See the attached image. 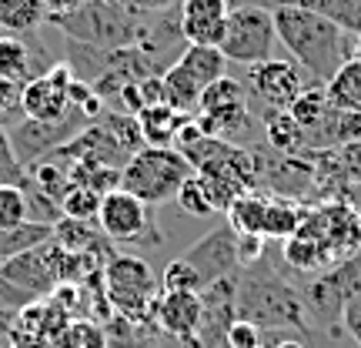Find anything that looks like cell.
<instances>
[{
  "label": "cell",
  "instance_id": "cell-1",
  "mask_svg": "<svg viewBox=\"0 0 361 348\" xmlns=\"http://www.w3.org/2000/svg\"><path fill=\"white\" fill-rule=\"evenodd\" d=\"M238 322L255 325L258 332H298L311 338V322L301 288L284 278L281 268H274V258L264 251V258L255 261L251 268L238 271V298H234Z\"/></svg>",
  "mask_w": 361,
  "mask_h": 348
},
{
  "label": "cell",
  "instance_id": "cell-2",
  "mask_svg": "<svg viewBox=\"0 0 361 348\" xmlns=\"http://www.w3.org/2000/svg\"><path fill=\"white\" fill-rule=\"evenodd\" d=\"M271 17H274V34L295 54L298 67L308 71L311 84L324 88L338 74V67L351 61L348 34L322 13L305 7H271Z\"/></svg>",
  "mask_w": 361,
  "mask_h": 348
},
{
  "label": "cell",
  "instance_id": "cell-3",
  "mask_svg": "<svg viewBox=\"0 0 361 348\" xmlns=\"http://www.w3.org/2000/svg\"><path fill=\"white\" fill-rule=\"evenodd\" d=\"M151 13L137 11L130 4H107V0H84L80 7L51 17V24L64 30L67 40H78L101 51H121L141 44L144 27Z\"/></svg>",
  "mask_w": 361,
  "mask_h": 348
},
{
  "label": "cell",
  "instance_id": "cell-4",
  "mask_svg": "<svg viewBox=\"0 0 361 348\" xmlns=\"http://www.w3.org/2000/svg\"><path fill=\"white\" fill-rule=\"evenodd\" d=\"M194 168L178 148H141L121 168V188L134 198H141L144 205H164L174 201L180 184L191 178Z\"/></svg>",
  "mask_w": 361,
  "mask_h": 348
},
{
  "label": "cell",
  "instance_id": "cell-5",
  "mask_svg": "<svg viewBox=\"0 0 361 348\" xmlns=\"http://www.w3.org/2000/svg\"><path fill=\"white\" fill-rule=\"evenodd\" d=\"M194 117H197V124L207 138H221V141L241 144V148L251 138V124H255L245 84L238 78H228V74L201 90Z\"/></svg>",
  "mask_w": 361,
  "mask_h": 348
},
{
  "label": "cell",
  "instance_id": "cell-6",
  "mask_svg": "<svg viewBox=\"0 0 361 348\" xmlns=\"http://www.w3.org/2000/svg\"><path fill=\"white\" fill-rule=\"evenodd\" d=\"M107 278V298L114 308L130 322H154V301H157V278L151 265L134 255H111L104 265Z\"/></svg>",
  "mask_w": 361,
  "mask_h": 348
},
{
  "label": "cell",
  "instance_id": "cell-7",
  "mask_svg": "<svg viewBox=\"0 0 361 348\" xmlns=\"http://www.w3.org/2000/svg\"><path fill=\"white\" fill-rule=\"evenodd\" d=\"M274 40H278V34H274L271 7L241 4V7H231V13H228V30H224V40H221L218 51L224 54V61L255 67L271 61Z\"/></svg>",
  "mask_w": 361,
  "mask_h": 348
},
{
  "label": "cell",
  "instance_id": "cell-8",
  "mask_svg": "<svg viewBox=\"0 0 361 348\" xmlns=\"http://www.w3.org/2000/svg\"><path fill=\"white\" fill-rule=\"evenodd\" d=\"M97 228L114 245H147V248L164 245V234L157 228L151 205H144L141 198L128 194L124 188H114V191H107L101 198Z\"/></svg>",
  "mask_w": 361,
  "mask_h": 348
},
{
  "label": "cell",
  "instance_id": "cell-9",
  "mask_svg": "<svg viewBox=\"0 0 361 348\" xmlns=\"http://www.w3.org/2000/svg\"><path fill=\"white\" fill-rule=\"evenodd\" d=\"M245 90H247V107L261 117V121H268L271 114H278V111H288L291 101H295L301 88H305V80L298 74V67L291 61H278V57H271L264 64H255L247 67L245 74Z\"/></svg>",
  "mask_w": 361,
  "mask_h": 348
},
{
  "label": "cell",
  "instance_id": "cell-10",
  "mask_svg": "<svg viewBox=\"0 0 361 348\" xmlns=\"http://www.w3.org/2000/svg\"><path fill=\"white\" fill-rule=\"evenodd\" d=\"M87 124H90V117L80 107H71V114L64 121H34V117H24L7 134H11L17 161L24 168H30V164H37L44 157H51L54 151H61L67 141H74Z\"/></svg>",
  "mask_w": 361,
  "mask_h": 348
},
{
  "label": "cell",
  "instance_id": "cell-11",
  "mask_svg": "<svg viewBox=\"0 0 361 348\" xmlns=\"http://www.w3.org/2000/svg\"><path fill=\"white\" fill-rule=\"evenodd\" d=\"M180 261H188L194 268L197 282H201V292L207 284L221 282V278H234L241 271V265H238V232L231 224H221L214 232H207L204 238H197L180 255Z\"/></svg>",
  "mask_w": 361,
  "mask_h": 348
},
{
  "label": "cell",
  "instance_id": "cell-12",
  "mask_svg": "<svg viewBox=\"0 0 361 348\" xmlns=\"http://www.w3.org/2000/svg\"><path fill=\"white\" fill-rule=\"evenodd\" d=\"M61 258H64V251L51 241H44V245L30 248L24 255H13L0 265V275L7 278L11 284L17 288H24L27 295H51L61 288Z\"/></svg>",
  "mask_w": 361,
  "mask_h": 348
},
{
  "label": "cell",
  "instance_id": "cell-13",
  "mask_svg": "<svg viewBox=\"0 0 361 348\" xmlns=\"http://www.w3.org/2000/svg\"><path fill=\"white\" fill-rule=\"evenodd\" d=\"M71 84H74V71L61 61L54 64L47 74L34 78L20 90V111L24 117L34 121H64L71 114Z\"/></svg>",
  "mask_w": 361,
  "mask_h": 348
},
{
  "label": "cell",
  "instance_id": "cell-14",
  "mask_svg": "<svg viewBox=\"0 0 361 348\" xmlns=\"http://www.w3.org/2000/svg\"><path fill=\"white\" fill-rule=\"evenodd\" d=\"M228 13L231 0H180L178 4V24L188 44L201 47H221L224 30H228Z\"/></svg>",
  "mask_w": 361,
  "mask_h": 348
},
{
  "label": "cell",
  "instance_id": "cell-15",
  "mask_svg": "<svg viewBox=\"0 0 361 348\" xmlns=\"http://www.w3.org/2000/svg\"><path fill=\"white\" fill-rule=\"evenodd\" d=\"M44 54L47 47L34 40V34H0V78L24 88L54 67V61Z\"/></svg>",
  "mask_w": 361,
  "mask_h": 348
},
{
  "label": "cell",
  "instance_id": "cell-16",
  "mask_svg": "<svg viewBox=\"0 0 361 348\" xmlns=\"http://www.w3.org/2000/svg\"><path fill=\"white\" fill-rule=\"evenodd\" d=\"M154 322L174 338L197 335V325H201V295L197 292H164L154 301Z\"/></svg>",
  "mask_w": 361,
  "mask_h": 348
},
{
  "label": "cell",
  "instance_id": "cell-17",
  "mask_svg": "<svg viewBox=\"0 0 361 348\" xmlns=\"http://www.w3.org/2000/svg\"><path fill=\"white\" fill-rule=\"evenodd\" d=\"M361 141V114L355 111H341V107H328L324 117L311 131H305V151H328V148H341V144Z\"/></svg>",
  "mask_w": 361,
  "mask_h": 348
},
{
  "label": "cell",
  "instance_id": "cell-18",
  "mask_svg": "<svg viewBox=\"0 0 361 348\" xmlns=\"http://www.w3.org/2000/svg\"><path fill=\"white\" fill-rule=\"evenodd\" d=\"M301 301H305V311H308L311 328H335L341 322V305H345V295L338 292V284L331 282V275L322 271V275H311V282L301 288Z\"/></svg>",
  "mask_w": 361,
  "mask_h": 348
},
{
  "label": "cell",
  "instance_id": "cell-19",
  "mask_svg": "<svg viewBox=\"0 0 361 348\" xmlns=\"http://www.w3.org/2000/svg\"><path fill=\"white\" fill-rule=\"evenodd\" d=\"M174 67H178L184 78H191L197 90H204L207 84H214L218 78H224V67H228V61H224V54H221L218 47L188 44V47L180 51V57L174 61Z\"/></svg>",
  "mask_w": 361,
  "mask_h": 348
},
{
  "label": "cell",
  "instance_id": "cell-20",
  "mask_svg": "<svg viewBox=\"0 0 361 348\" xmlns=\"http://www.w3.org/2000/svg\"><path fill=\"white\" fill-rule=\"evenodd\" d=\"M54 245L61 251H71V255H107V241H104L101 228L78 218H61L54 224Z\"/></svg>",
  "mask_w": 361,
  "mask_h": 348
},
{
  "label": "cell",
  "instance_id": "cell-21",
  "mask_svg": "<svg viewBox=\"0 0 361 348\" xmlns=\"http://www.w3.org/2000/svg\"><path fill=\"white\" fill-rule=\"evenodd\" d=\"M134 117L141 124V134L147 148H174V134H178L180 121L188 114H178L168 104H151V107L137 111Z\"/></svg>",
  "mask_w": 361,
  "mask_h": 348
},
{
  "label": "cell",
  "instance_id": "cell-22",
  "mask_svg": "<svg viewBox=\"0 0 361 348\" xmlns=\"http://www.w3.org/2000/svg\"><path fill=\"white\" fill-rule=\"evenodd\" d=\"M268 7H305L328 17L345 34H361V0H268Z\"/></svg>",
  "mask_w": 361,
  "mask_h": 348
},
{
  "label": "cell",
  "instance_id": "cell-23",
  "mask_svg": "<svg viewBox=\"0 0 361 348\" xmlns=\"http://www.w3.org/2000/svg\"><path fill=\"white\" fill-rule=\"evenodd\" d=\"M305 211H308V208L301 205V201H291V198H268L261 238H264V241H288V238L298 232Z\"/></svg>",
  "mask_w": 361,
  "mask_h": 348
},
{
  "label": "cell",
  "instance_id": "cell-24",
  "mask_svg": "<svg viewBox=\"0 0 361 348\" xmlns=\"http://www.w3.org/2000/svg\"><path fill=\"white\" fill-rule=\"evenodd\" d=\"M44 0H0V27L4 34H34L40 24H47Z\"/></svg>",
  "mask_w": 361,
  "mask_h": 348
},
{
  "label": "cell",
  "instance_id": "cell-25",
  "mask_svg": "<svg viewBox=\"0 0 361 348\" xmlns=\"http://www.w3.org/2000/svg\"><path fill=\"white\" fill-rule=\"evenodd\" d=\"M324 90H328V101L335 107L361 114V61H345L335 78L324 84Z\"/></svg>",
  "mask_w": 361,
  "mask_h": 348
},
{
  "label": "cell",
  "instance_id": "cell-26",
  "mask_svg": "<svg viewBox=\"0 0 361 348\" xmlns=\"http://www.w3.org/2000/svg\"><path fill=\"white\" fill-rule=\"evenodd\" d=\"M264 144L278 155H305V131L288 111H278L264 121Z\"/></svg>",
  "mask_w": 361,
  "mask_h": 348
},
{
  "label": "cell",
  "instance_id": "cell-27",
  "mask_svg": "<svg viewBox=\"0 0 361 348\" xmlns=\"http://www.w3.org/2000/svg\"><path fill=\"white\" fill-rule=\"evenodd\" d=\"M54 238V224H37V221H24L17 228H0V265L13 255H24L30 248L44 245Z\"/></svg>",
  "mask_w": 361,
  "mask_h": 348
},
{
  "label": "cell",
  "instance_id": "cell-28",
  "mask_svg": "<svg viewBox=\"0 0 361 348\" xmlns=\"http://www.w3.org/2000/svg\"><path fill=\"white\" fill-rule=\"evenodd\" d=\"M264 208H268V194L245 191L228 208V224L238 234H261V228H264Z\"/></svg>",
  "mask_w": 361,
  "mask_h": 348
},
{
  "label": "cell",
  "instance_id": "cell-29",
  "mask_svg": "<svg viewBox=\"0 0 361 348\" xmlns=\"http://www.w3.org/2000/svg\"><path fill=\"white\" fill-rule=\"evenodd\" d=\"M328 107H331V101H328V90H324L322 84H308V88H301V94L291 101L288 114L301 124V131H311L324 117V111H328Z\"/></svg>",
  "mask_w": 361,
  "mask_h": 348
},
{
  "label": "cell",
  "instance_id": "cell-30",
  "mask_svg": "<svg viewBox=\"0 0 361 348\" xmlns=\"http://www.w3.org/2000/svg\"><path fill=\"white\" fill-rule=\"evenodd\" d=\"M101 191H94V188H80V184H71V191L64 194V201H61V211H64V218H78V221H97V211H101Z\"/></svg>",
  "mask_w": 361,
  "mask_h": 348
},
{
  "label": "cell",
  "instance_id": "cell-31",
  "mask_svg": "<svg viewBox=\"0 0 361 348\" xmlns=\"http://www.w3.org/2000/svg\"><path fill=\"white\" fill-rule=\"evenodd\" d=\"M174 201H178V208L188 215V218H207V215H218L197 174H191V178L180 184V191L174 194Z\"/></svg>",
  "mask_w": 361,
  "mask_h": 348
},
{
  "label": "cell",
  "instance_id": "cell-32",
  "mask_svg": "<svg viewBox=\"0 0 361 348\" xmlns=\"http://www.w3.org/2000/svg\"><path fill=\"white\" fill-rule=\"evenodd\" d=\"M24 221H30L24 188L20 184H0V228H17Z\"/></svg>",
  "mask_w": 361,
  "mask_h": 348
},
{
  "label": "cell",
  "instance_id": "cell-33",
  "mask_svg": "<svg viewBox=\"0 0 361 348\" xmlns=\"http://www.w3.org/2000/svg\"><path fill=\"white\" fill-rule=\"evenodd\" d=\"M331 275V282L338 284V292L348 298V295H358L361 292V248L358 251H351L345 261H338L335 268H328Z\"/></svg>",
  "mask_w": 361,
  "mask_h": 348
},
{
  "label": "cell",
  "instance_id": "cell-34",
  "mask_svg": "<svg viewBox=\"0 0 361 348\" xmlns=\"http://www.w3.org/2000/svg\"><path fill=\"white\" fill-rule=\"evenodd\" d=\"M24 181H27V168L17 161L11 134H7L4 121H0V184H24Z\"/></svg>",
  "mask_w": 361,
  "mask_h": 348
},
{
  "label": "cell",
  "instance_id": "cell-35",
  "mask_svg": "<svg viewBox=\"0 0 361 348\" xmlns=\"http://www.w3.org/2000/svg\"><path fill=\"white\" fill-rule=\"evenodd\" d=\"M161 288L164 292H201V282H197V275L188 261L174 258L161 275Z\"/></svg>",
  "mask_w": 361,
  "mask_h": 348
},
{
  "label": "cell",
  "instance_id": "cell-36",
  "mask_svg": "<svg viewBox=\"0 0 361 348\" xmlns=\"http://www.w3.org/2000/svg\"><path fill=\"white\" fill-rule=\"evenodd\" d=\"M335 151H338V161H341V171H345V181H348V191L361 188V141L341 144Z\"/></svg>",
  "mask_w": 361,
  "mask_h": 348
},
{
  "label": "cell",
  "instance_id": "cell-37",
  "mask_svg": "<svg viewBox=\"0 0 361 348\" xmlns=\"http://www.w3.org/2000/svg\"><path fill=\"white\" fill-rule=\"evenodd\" d=\"M341 328H345V335L361 348V292L358 295H348L345 298V305H341Z\"/></svg>",
  "mask_w": 361,
  "mask_h": 348
},
{
  "label": "cell",
  "instance_id": "cell-38",
  "mask_svg": "<svg viewBox=\"0 0 361 348\" xmlns=\"http://www.w3.org/2000/svg\"><path fill=\"white\" fill-rule=\"evenodd\" d=\"M264 251H268V245L261 234H238V265L241 268H251L255 261H261Z\"/></svg>",
  "mask_w": 361,
  "mask_h": 348
},
{
  "label": "cell",
  "instance_id": "cell-39",
  "mask_svg": "<svg viewBox=\"0 0 361 348\" xmlns=\"http://www.w3.org/2000/svg\"><path fill=\"white\" fill-rule=\"evenodd\" d=\"M34 301V295H27L24 288H17V284H11L4 275H0V311H20V308H27Z\"/></svg>",
  "mask_w": 361,
  "mask_h": 348
},
{
  "label": "cell",
  "instance_id": "cell-40",
  "mask_svg": "<svg viewBox=\"0 0 361 348\" xmlns=\"http://www.w3.org/2000/svg\"><path fill=\"white\" fill-rule=\"evenodd\" d=\"M228 348H261V332L247 322H234L228 328Z\"/></svg>",
  "mask_w": 361,
  "mask_h": 348
},
{
  "label": "cell",
  "instance_id": "cell-41",
  "mask_svg": "<svg viewBox=\"0 0 361 348\" xmlns=\"http://www.w3.org/2000/svg\"><path fill=\"white\" fill-rule=\"evenodd\" d=\"M20 84H13V80L0 78V117L7 114V111H13V107H20Z\"/></svg>",
  "mask_w": 361,
  "mask_h": 348
},
{
  "label": "cell",
  "instance_id": "cell-42",
  "mask_svg": "<svg viewBox=\"0 0 361 348\" xmlns=\"http://www.w3.org/2000/svg\"><path fill=\"white\" fill-rule=\"evenodd\" d=\"M180 0H130V7H137L144 13H161V11H171V7H178Z\"/></svg>",
  "mask_w": 361,
  "mask_h": 348
},
{
  "label": "cell",
  "instance_id": "cell-43",
  "mask_svg": "<svg viewBox=\"0 0 361 348\" xmlns=\"http://www.w3.org/2000/svg\"><path fill=\"white\" fill-rule=\"evenodd\" d=\"M80 4H84V0H44V7H47V13H51V17L74 11V7H80ZM51 17H47V20H51Z\"/></svg>",
  "mask_w": 361,
  "mask_h": 348
},
{
  "label": "cell",
  "instance_id": "cell-44",
  "mask_svg": "<svg viewBox=\"0 0 361 348\" xmlns=\"http://www.w3.org/2000/svg\"><path fill=\"white\" fill-rule=\"evenodd\" d=\"M268 342V348H305L298 338H274V332H261V345Z\"/></svg>",
  "mask_w": 361,
  "mask_h": 348
},
{
  "label": "cell",
  "instance_id": "cell-45",
  "mask_svg": "<svg viewBox=\"0 0 361 348\" xmlns=\"http://www.w3.org/2000/svg\"><path fill=\"white\" fill-rule=\"evenodd\" d=\"M11 335H13V325H11V318H7V315L0 311V348H7Z\"/></svg>",
  "mask_w": 361,
  "mask_h": 348
},
{
  "label": "cell",
  "instance_id": "cell-46",
  "mask_svg": "<svg viewBox=\"0 0 361 348\" xmlns=\"http://www.w3.org/2000/svg\"><path fill=\"white\" fill-rule=\"evenodd\" d=\"M351 54H355L351 61H361V34H355V47H351Z\"/></svg>",
  "mask_w": 361,
  "mask_h": 348
},
{
  "label": "cell",
  "instance_id": "cell-47",
  "mask_svg": "<svg viewBox=\"0 0 361 348\" xmlns=\"http://www.w3.org/2000/svg\"><path fill=\"white\" fill-rule=\"evenodd\" d=\"M107 4H130V0H107Z\"/></svg>",
  "mask_w": 361,
  "mask_h": 348
}]
</instances>
